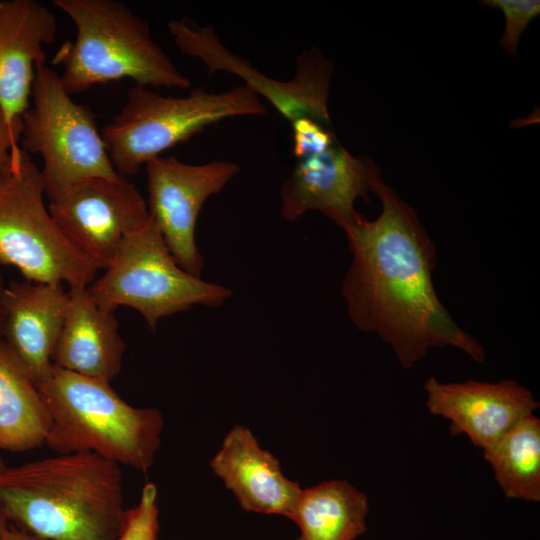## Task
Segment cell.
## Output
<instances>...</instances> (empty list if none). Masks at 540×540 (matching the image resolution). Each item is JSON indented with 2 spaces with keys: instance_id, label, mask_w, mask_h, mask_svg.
Instances as JSON below:
<instances>
[{
  "instance_id": "1",
  "label": "cell",
  "mask_w": 540,
  "mask_h": 540,
  "mask_svg": "<svg viewBox=\"0 0 540 540\" xmlns=\"http://www.w3.org/2000/svg\"><path fill=\"white\" fill-rule=\"evenodd\" d=\"M381 212L343 231L352 262L342 283L350 320L376 333L409 369L429 348L452 346L482 362L483 346L451 317L437 296L436 250L414 209L382 179L375 193Z\"/></svg>"
},
{
  "instance_id": "2",
  "label": "cell",
  "mask_w": 540,
  "mask_h": 540,
  "mask_svg": "<svg viewBox=\"0 0 540 540\" xmlns=\"http://www.w3.org/2000/svg\"><path fill=\"white\" fill-rule=\"evenodd\" d=\"M0 506L19 529L49 540H118L128 516L120 465L92 452L5 466Z\"/></svg>"
},
{
  "instance_id": "3",
  "label": "cell",
  "mask_w": 540,
  "mask_h": 540,
  "mask_svg": "<svg viewBox=\"0 0 540 540\" xmlns=\"http://www.w3.org/2000/svg\"><path fill=\"white\" fill-rule=\"evenodd\" d=\"M76 28L54 63L62 65L61 82L71 95L96 85L130 79L135 86L187 89L191 80L157 43L149 23L115 0H54Z\"/></svg>"
},
{
  "instance_id": "4",
  "label": "cell",
  "mask_w": 540,
  "mask_h": 540,
  "mask_svg": "<svg viewBox=\"0 0 540 540\" xmlns=\"http://www.w3.org/2000/svg\"><path fill=\"white\" fill-rule=\"evenodd\" d=\"M37 389L51 416L45 441L51 450L92 452L144 473L153 464L164 426L158 409L134 407L110 382L54 364Z\"/></svg>"
},
{
  "instance_id": "5",
  "label": "cell",
  "mask_w": 540,
  "mask_h": 540,
  "mask_svg": "<svg viewBox=\"0 0 540 540\" xmlns=\"http://www.w3.org/2000/svg\"><path fill=\"white\" fill-rule=\"evenodd\" d=\"M265 113L261 98L243 84L222 92L199 87L179 97L134 86L101 135L114 168L125 177L222 120Z\"/></svg>"
},
{
  "instance_id": "6",
  "label": "cell",
  "mask_w": 540,
  "mask_h": 540,
  "mask_svg": "<svg viewBox=\"0 0 540 540\" xmlns=\"http://www.w3.org/2000/svg\"><path fill=\"white\" fill-rule=\"evenodd\" d=\"M44 195L41 170L19 147L0 175V263L25 280L88 287L99 269L62 234Z\"/></svg>"
},
{
  "instance_id": "7",
  "label": "cell",
  "mask_w": 540,
  "mask_h": 540,
  "mask_svg": "<svg viewBox=\"0 0 540 540\" xmlns=\"http://www.w3.org/2000/svg\"><path fill=\"white\" fill-rule=\"evenodd\" d=\"M87 289L109 311L120 306L137 310L152 330L162 318L196 305L216 308L232 295L229 288L181 268L151 217L127 235L105 273Z\"/></svg>"
},
{
  "instance_id": "8",
  "label": "cell",
  "mask_w": 540,
  "mask_h": 540,
  "mask_svg": "<svg viewBox=\"0 0 540 540\" xmlns=\"http://www.w3.org/2000/svg\"><path fill=\"white\" fill-rule=\"evenodd\" d=\"M31 104L21 117L19 145L43 160L45 195L52 200L76 183L117 177L92 110L76 103L46 63L35 70Z\"/></svg>"
},
{
  "instance_id": "9",
  "label": "cell",
  "mask_w": 540,
  "mask_h": 540,
  "mask_svg": "<svg viewBox=\"0 0 540 540\" xmlns=\"http://www.w3.org/2000/svg\"><path fill=\"white\" fill-rule=\"evenodd\" d=\"M168 30L183 54L200 60L210 74L223 71L239 77L243 85L270 102L290 123L306 117L330 125L328 97L334 68L317 48L302 52L296 61L295 76L281 81L232 53L210 26L183 18L171 20Z\"/></svg>"
},
{
  "instance_id": "10",
  "label": "cell",
  "mask_w": 540,
  "mask_h": 540,
  "mask_svg": "<svg viewBox=\"0 0 540 540\" xmlns=\"http://www.w3.org/2000/svg\"><path fill=\"white\" fill-rule=\"evenodd\" d=\"M48 210L71 245L104 270L127 235L150 219L146 200L122 175L80 181L50 200Z\"/></svg>"
},
{
  "instance_id": "11",
  "label": "cell",
  "mask_w": 540,
  "mask_h": 540,
  "mask_svg": "<svg viewBox=\"0 0 540 540\" xmlns=\"http://www.w3.org/2000/svg\"><path fill=\"white\" fill-rule=\"evenodd\" d=\"M145 169L150 217L177 264L201 277L204 259L195 240L198 216L204 203L239 173V165L228 160L190 164L158 156Z\"/></svg>"
},
{
  "instance_id": "12",
  "label": "cell",
  "mask_w": 540,
  "mask_h": 540,
  "mask_svg": "<svg viewBox=\"0 0 540 540\" xmlns=\"http://www.w3.org/2000/svg\"><path fill=\"white\" fill-rule=\"evenodd\" d=\"M380 175L371 159L351 154L338 141L296 161L280 188L281 215L296 221L309 211H319L344 230L361 217L356 200H369Z\"/></svg>"
},
{
  "instance_id": "13",
  "label": "cell",
  "mask_w": 540,
  "mask_h": 540,
  "mask_svg": "<svg viewBox=\"0 0 540 540\" xmlns=\"http://www.w3.org/2000/svg\"><path fill=\"white\" fill-rule=\"evenodd\" d=\"M424 389L429 412L449 420L452 435L465 434L482 450L539 408L531 391L515 380L446 383L430 376Z\"/></svg>"
},
{
  "instance_id": "14",
  "label": "cell",
  "mask_w": 540,
  "mask_h": 540,
  "mask_svg": "<svg viewBox=\"0 0 540 540\" xmlns=\"http://www.w3.org/2000/svg\"><path fill=\"white\" fill-rule=\"evenodd\" d=\"M69 301L62 283L24 279L6 285L2 340L36 387L53 368Z\"/></svg>"
},
{
  "instance_id": "15",
  "label": "cell",
  "mask_w": 540,
  "mask_h": 540,
  "mask_svg": "<svg viewBox=\"0 0 540 540\" xmlns=\"http://www.w3.org/2000/svg\"><path fill=\"white\" fill-rule=\"evenodd\" d=\"M53 12L35 0H0V106L12 126L30 106L35 70L44 46L56 37Z\"/></svg>"
},
{
  "instance_id": "16",
  "label": "cell",
  "mask_w": 540,
  "mask_h": 540,
  "mask_svg": "<svg viewBox=\"0 0 540 540\" xmlns=\"http://www.w3.org/2000/svg\"><path fill=\"white\" fill-rule=\"evenodd\" d=\"M210 466L245 511L287 517L302 489L243 425L227 433Z\"/></svg>"
},
{
  "instance_id": "17",
  "label": "cell",
  "mask_w": 540,
  "mask_h": 540,
  "mask_svg": "<svg viewBox=\"0 0 540 540\" xmlns=\"http://www.w3.org/2000/svg\"><path fill=\"white\" fill-rule=\"evenodd\" d=\"M69 293V306L52 363L110 382L120 372L125 352L114 312L99 306L87 287L69 289Z\"/></svg>"
},
{
  "instance_id": "18",
  "label": "cell",
  "mask_w": 540,
  "mask_h": 540,
  "mask_svg": "<svg viewBox=\"0 0 540 540\" xmlns=\"http://www.w3.org/2000/svg\"><path fill=\"white\" fill-rule=\"evenodd\" d=\"M368 512L364 492L329 480L301 489L287 517L300 529L298 540H356L367 531Z\"/></svg>"
},
{
  "instance_id": "19",
  "label": "cell",
  "mask_w": 540,
  "mask_h": 540,
  "mask_svg": "<svg viewBox=\"0 0 540 540\" xmlns=\"http://www.w3.org/2000/svg\"><path fill=\"white\" fill-rule=\"evenodd\" d=\"M50 428L42 395L0 339V450L38 448L45 444Z\"/></svg>"
},
{
  "instance_id": "20",
  "label": "cell",
  "mask_w": 540,
  "mask_h": 540,
  "mask_svg": "<svg viewBox=\"0 0 540 540\" xmlns=\"http://www.w3.org/2000/svg\"><path fill=\"white\" fill-rule=\"evenodd\" d=\"M504 496L540 502V419L529 414L483 450Z\"/></svg>"
},
{
  "instance_id": "21",
  "label": "cell",
  "mask_w": 540,
  "mask_h": 540,
  "mask_svg": "<svg viewBox=\"0 0 540 540\" xmlns=\"http://www.w3.org/2000/svg\"><path fill=\"white\" fill-rule=\"evenodd\" d=\"M480 3L502 11L505 18V28L500 38V45L510 56H514L523 31L540 14V1L484 0Z\"/></svg>"
},
{
  "instance_id": "22",
  "label": "cell",
  "mask_w": 540,
  "mask_h": 540,
  "mask_svg": "<svg viewBox=\"0 0 540 540\" xmlns=\"http://www.w3.org/2000/svg\"><path fill=\"white\" fill-rule=\"evenodd\" d=\"M158 531L157 487L148 482L137 505L128 509L127 521L118 540H158Z\"/></svg>"
},
{
  "instance_id": "23",
  "label": "cell",
  "mask_w": 540,
  "mask_h": 540,
  "mask_svg": "<svg viewBox=\"0 0 540 540\" xmlns=\"http://www.w3.org/2000/svg\"><path fill=\"white\" fill-rule=\"evenodd\" d=\"M292 151L296 160L319 154L336 142L333 131L328 126L311 118H298L291 122Z\"/></svg>"
},
{
  "instance_id": "24",
  "label": "cell",
  "mask_w": 540,
  "mask_h": 540,
  "mask_svg": "<svg viewBox=\"0 0 540 540\" xmlns=\"http://www.w3.org/2000/svg\"><path fill=\"white\" fill-rule=\"evenodd\" d=\"M21 127L12 126L0 106V175L6 169L12 153L20 147Z\"/></svg>"
},
{
  "instance_id": "25",
  "label": "cell",
  "mask_w": 540,
  "mask_h": 540,
  "mask_svg": "<svg viewBox=\"0 0 540 540\" xmlns=\"http://www.w3.org/2000/svg\"><path fill=\"white\" fill-rule=\"evenodd\" d=\"M5 540H49L19 528H9Z\"/></svg>"
},
{
  "instance_id": "26",
  "label": "cell",
  "mask_w": 540,
  "mask_h": 540,
  "mask_svg": "<svg viewBox=\"0 0 540 540\" xmlns=\"http://www.w3.org/2000/svg\"><path fill=\"white\" fill-rule=\"evenodd\" d=\"M5 289L6 285L4 284L3 278L0 274V339H2L5 320Z\"/></svg>"
},
{
  "instance_id": "27",
  "label": "cell",
  "mask_w": 540,
  "mask_h": 540,
  "mask_svg": "<svg viewBox=\"0 0 540 540\" xmlns=\"http://www.w3.org/2000/svg\"><path fill=\"white\" fill-rule=\"evenodd\" d=\"M8 518L0 506V540H5L6 534L9 530Z\"/></svg>"
},
{
  "instance_id": "28",
  "label": "cell",
  "mask_w": 540,
  "mask_h": 540,
  "mask_svg": "<svg viewBox=\"0 0 540 540\" xmlns=\"http://www.w3.org/2000/svg\"><path fill=\"white\" fill-rule=\"evenodd\" d=\"M5 466H6V465H5V462H4L3 458H2L1 455H0V470H1L2 468H4Z\"/></svg>"
}]
</instances>
